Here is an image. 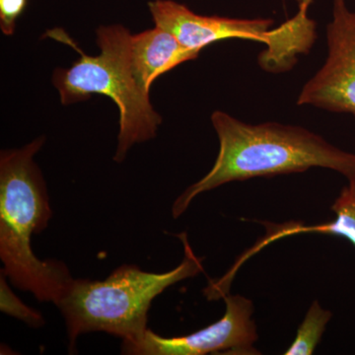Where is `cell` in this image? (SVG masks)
Masks as SVG:
<instances>
[{
	"mask_svg": "<svg viewBox=\"0 0 355 355\" xmlns=\"http://www.w3.org/2000/svg\"><path fill=\"white\" fill-rule=\"evenodd\" d=\"M327 44L326 62L305 84L297 104L355 116V12L347 0H333Z\"/></svg>",
	"mask_w": 355,
	"mask_h": 355,
	"instance_id": "7",
	"label": "cell"
},
{
	"mask_svg": "<svg viewBox=\"0 0 355 355\" xmlns=\"http://www.w3.org/2000/svg\"><path fill=\"white\" fill-rule=\"evenodd\" d=\"M219 140L214 167L175 200L178 218L200 193L233 181L305 172L310 168L334 170L355 181V154L347 153L304 128L277 123L249 125L224 112L211 114Z\"/></svg>",
	"mask_w": 355,
	"mask_h": 355,
	"instance_id": "1",
	"label": "cell"
},
{
	"mask_svg": "<svg viewBox=\"0 0 355 355\" xmlns=\"http://www.w3.org/2000/svg\"><path fill=\"white\" fill-rule=\"evenodd\" d=\"M179 237L184 246V260L170 272H147L123 265L105 280L73 279L57 304L67 324L70 352L76 349L78 336L90 331H105L123 343L135 342L146 334L154 299L203 270L202 259L193 254L186 233Z\"/></svg>",
	"mask_w": 355,
	"mask_h": 355,
	"instance_id": "3",
	"label": "cell"
},
{
	"mask_svg": "<svg viewBox=\"0 0 355 355\" xmlns=\"http://www.w3.org/2000/svg\"><path fill=\"white\" fill-rule=\"evenodd\" d=\"M39 137L0 155V259L2 272L14 286L57 305L73 282L62 261H41L32 236L43 232L53 216L46 183L34 156L43 146Z\"/></svg>",
	"mask_w": 355,
	"mask_h": 355,
	"instance_id": "2",
	"label": "cell"
},
{
	"mask_svg": "<svg viewBox=\"0 0 355 355\" xmlns=\"http://www.w3.org/2000/svg\"><path fill=\"white\" fill-rule=\"evenodd\" d=\"M331 311L324 310L317 300L311 304L295 338L284 355H310L314 354L331 319Z\"/></svg>",
	"mask_w": 355,
	"mask_h": 355,
	"instance_id": "10",
	"label": "cell"
},
{
	"mask_svg": "<svg viewBox=\"0 0 355 355\" xmlns=\"http://www.w3.org/2000/svg\"><path fill=\"white\" fill-rule=\"evenodd\" d=\"M155 26L171 32L189 50L200 53L209 44L224 40L260 42L266 50L259 57L266 71L280 73L291 69L297 57L307 53L316 39V23L308 16L307 7L279 27L272 29L270 18L240 19L200 15L174 0H153L148 3Z\"/></svg>",
	"mask_w": 355,
	"mask_h": 355,
	"instance_id": "5",
	"label": "cell"
},
{
	"mask_svg": "<svg viewBox=\"0 0 355 355\" xmlns=\"http://www.w3.org/2000/svg\"><path fill=\"white\" fill-rule=\"evenodd\" d=\"M223 317L207 328L178 338H163L151 330L132 343H123V354L203 355L207 354H259L256 323L252 319L254 305L241 295L224 296Z\"/></svg>",
	"mask_w": 355,
	"mask_h": 355,
	"instance_id": "6",
	"label": "cell"
},
{
	"mask_svg": "<svg viewBox=\"0 0 355 355\" xmlns=\"http://www.w3.org/2000/svg\"><path fill=\"white\" fill-rule=\"evenodd\" d=\"M46 36L69 44L80 58L67 69H58L53 81L64 105L83 101L92 94L111 98L120 111V132L114 160L123 162L133 144L155 137L162 119L156 113L146 92L135 79L130 62L132 35L123 26H102L97 31L101 53H83L62 29Z\"/></svg>",
	"mask_w": 355,
	"mask_h": 355,
	"instance_id": "4",
	"label": "cell"
},
{
	"mask_svg": "<svg viewBox=\"0 0 355 355\" xmlns=\"http://www.w3.org/2000/svg\"><path fill=\"white\" fill-rule=\"evenodd\" d=\"M130 53L135 79L148 93L159 76L200 55L187 49L171 32L158 26L132 35Z\"/></svg>",
	"mask_w": 355,
	"mask_h": 355,
	"instance_id": "8",
	"label": "cell"
},
{
	"mask_svg": "<svg viewBox=\"0 0 355 355\" xmlns=\"http://www.w3.org/2000/svg\"><path fill=\"white\" fill-rule=\"evenodd\" d=\"M28 0H0V28L10 36L15 30L16 21L27 6Z\"/></svg>",
	"mask_w": 355,
	"mask_h": 355,
	"instance_id": "12",
	"label": "cell"
},
{
	"mask_svg": "<svg viewBox=\"0 0 355 355\" xmlns=\"http://www.w3.org/2000/svg\"><path fill=\"white\" fill-rule=\"evenodd\" d=\"M6 275L1 270L0 275V310L32 328H41L44 324V317L39 311L30 308L23 303L11 291L6 282Z\"/></svg>",
	"mask_w": 355,
	"mask_h": 355,
	"instance_id": "11",
	"label": "cell"
},
{
	"mask_svg": "<svg viewBox=\"0 0 355 355\" xmlns=\"http://www.w3.org/2000/svg\"><path fill=\"white\" fill-rule=\"evenodd\" d=\"M331 210L335 212L336 218L319 225L304 226L298 222H288L286 224L263 223L268 234L261 240V245L266 246L270 242L288 236L318 233L345 238L355 248V181H349L347 186L343 187L331 205Z\"/></svg>",
	"mask_w": 355,
	"mask_h": 355,
	"instance_id": "9",
	"label": "cell"
}]
</instances>
